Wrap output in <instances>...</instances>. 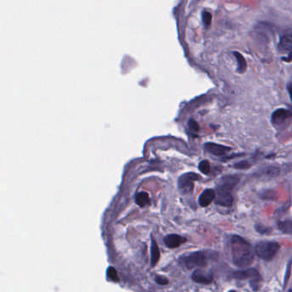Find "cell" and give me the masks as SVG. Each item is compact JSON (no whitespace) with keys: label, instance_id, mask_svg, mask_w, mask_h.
<instances>
[{"label":"cell","instance_id":"30bf717a","mask_svg":"<svg viewBox=\"0 0 292 292\" xmlns=\"http://www.w3.org/2000/svg\"><path fill=\"white\" fill-rule=\"evenodd\" d=\"M165 244L170 249H175L184 244L187 239L185 237H181L177 234H170L165 237Z\"/></svg>","mask_w":292,"mask_h":292},{"label":"cell","instance_id":"2e32d148","mask_svg":"<svg viewBox=\"0 0 292 292\" xmlns=\"http://www.w3.org/2000/svg\"><path fill=\"white\" fill-rule=\"evenodd\" d=\"M279 229L282 231L283 233L292 234V220L287 219V220L280 221L279 224Z\"/></svg>","mask_w":292,"mask_h":292},{"label":"cell","instance_id":"7a4b0ae2","mask_svg":"<svg viewBox=\"0 0 292 292\" xmlns=\"http://www.w3.org/2000/svg\"><path fill=\"white\" fill-rule=\"evenodd\" d=\"M239 179L237 176H227L221 179L216 190L215 202L216 204L223 207H231L233 202L232 189L237 184Z\"/></svg>","mask_w":292,"mask_h":292},{"label":"cell","instance_id":"6da1fadb","mask_svg":"<svg viewBox=\"0 0 292 292\" xmlns=\"http://www.w3.org/2000/svg\"><path fill=\"white\" fill-rule=\"evenodd\" d=\"M231 256L232 261L238 267H246L252 264L255 259L252 246L239 236L231 238Z\"/></svg>","mask_w":292,"mask_h":292},{"label":"cell","instance_id":"cb8c5ba5","mask_svg":"<svg viewBox=\"0 0 292 292\" xmlns=\"http://www.w3.org/2000/svg\"><path fill=\"white\" fill-rule=\"evenodd\" d=\"M235 292V291H231V292Z\"/></svg>","mask_w":292,"mask_h":292},{"label":"cell","instance_id":"4fadbf2b","mask_svg":"<svg viewBox=\"0 0 292 292\" xmlns=\"http://www.w3.org/2000/svg\"><path fill=\"white\" fill-rule=\"evenodd\" d=\"M160 257L159 253V249L158 244H156L155 240L152 239V246H151V264L152 266H155L156 264L158 263Z\"/></svg>","mask_w":292,"mask_h":292},{"label":"cell","instance_id":"3957f363","mask_svg":"<svg viewBox=\"0 0 292 292\" xmlns=\"http://www.w3.org/2000/svg\"><path fill=\"white\" fill-rule=\"evenodd\" d=\"M180 263L187 269H194L205 267L208 264V260L202 252H193L181 256Z\"/></svg>","mask_w":292,"mask_h":292},{"label":"cell","instance_id":"5bb4252c","mask_svg":"<svg viewBox=\"0 0 292 292\" xmlns=\"http://www.w3.org/2000/svg\"><path fill=\"white\" fill-rule=\"evenodd\" d=\"M136 202L141 208L146 207L150 204L149 195L146 192H140L136 197Z\"/></svg>","mask_w":292,"mask_h":292},{"label":"cell","instance_id":"8fae6325","mask_svg":"<svg viewBox=\"0 0 292 292\" xmlns=\"http://www.w3.org/2000/svg\"><path fill=\"white\" fill-rule=\"evenodd\" d=\"M216 197V193H215L214 189L211 188H208L205 189L204 191L201 193L200 197H199V204L201 205V207H208L211 204L212 201L215 200Z\"/></svg>","mask_w":292,"mask_h":292},{"label":"cell","instance_id":"ac0fdd59","mask_svg":"<svg viewBox=\"0 0 292 292\" xmlns=\"http://www.w3.org/2000/svg\"><path fill=\"white\" fill-rule=\"evenodd\" d=\"M199 170L205 175H208L211 172V165L208 160H202L199 164Z\"/></svg>","mask_w":292,"mask_h":292},{"label":"cell","instance_id":"7402d4cb","mask_svg":"<svg viewBox=\"0 0 292 292\" xmlns=\"http://www.w3.org/2000/svg\"><path fill=\"white\" fill-rule=\"evenodd\" d=\"M249 166H250L249 163L246 162V161H242V162L236 164L235 167L238 168V169H246Z\"/></svg>","mask_w":292,"mask_h":292},{"label":"cell","instance_id":"603a6c76","mask_svg":"<svg viewBox=\"0 0 292 292\" xmlns=\"http://www.w3.org/2000/svg\"><path fill=\"white\" fill-rule=\"evenodd\" d=\"M287 89H288V92H289L290 96H291V100L292 101V83H289L288 86H287Z\"/></svg>","mask_w":292,"mask_h":292},{"label":"cell","instance_id":"ffe728a7","mask_svg":"<svg viewBox=\"0 0 292 292\" xmlns=\"http://www.w3.org/2000/svg\"><path fill=\"white\" fill-rule=\"evenodd\" d=\"M188 127H189V129L192 130V131H198L199 130V125L198 123H196L194 119H190V120L188 121Z\"/></svg>","mask_w":292,"mask_h":292},{"label":"cell","instance_id":"d6986e66","mask_svg":"<svg viewBox=\"0 0 292 292\" xmlns=\"http://www.w3.org/2000/svg\"><path fill=\"white\" fill-rule=\"evenodd\" d=\"M202 20H203V23L206 28H208L210 26L212 22V14L208 11H204L202 14Z\"/></svg>","mask_w":292,"mask_h":292},{"label":"cell","instance_id":"7c38bea8","mask_svg":"<svg viewBox=\"0 0 292 292\" xmlns=\"http://www.w3.org/2000/svg\"><path fill=\"white\" fill-rule=\"evenodd\" d=\"M234 277L237 279H255L260 280V273L256 269H247L241 272H237L234 273Z\"/></svg>","mask_w":292,"mask_h":292},{"label":"cell","instance_id":"e0dca14e","mask_svg":"<svg viewBox=\"0 0 292 292\" xmlns=\"http://www.w3.org/2000/svg\"><path fill=\"white\" fill-rule=\"evenodd\" d=\"M107 275H108V279L110 281H112V282H118L119 281V277L117 274V270L115 269L112 266L108 267Z\"/></svg>","mask_w":292,"mask_h":292},{"label":"cell","instance_id":"ba28073f","mask_svg":"<svg viewBox=\"0 0 292 292\" xmlns=\"http://www.w3.org/2000/svg\"><path fill=\"white\" fill-rule=\"evenodd\" d=\"M279 49L281 52H292V30L285 33L279 39Z\"/></svg>","mask_w":292,"mask_h":292},{"label":"cell","instance_id":"8992f818","mask_svg":"<svg viewBox=\"0 0 292 292\" xmlns=\"http://www.w3.org/2000/svg\"><path fill=\"white\" fill-rule=\"evenodd\" d=\"M292 112L286 109H278L272 115V123L277 129L285 128L292 119Z\"/></svg>","mask_w":292,"mask_h":292},{"label":"cell","instance_id":"44dd1931","mask_svg":"<svg viewBox=\"0 0 292 292\" xmlns=\"http://www.w3.org/2000/svg\"><path fill=\"white\" fill-rule=\"evenodd\" d=\"M155 280L156 282L158 283L160 286H166V285H167L169 283L168 279H166V277L157 276L156 277Z\"/></svg>","mask_w":292,"mask_h":292},{"label":"cell","instance_id":"5b68a950","mask_svg":"<svg viewBox=\"0 0 292 292\" xmlns=\"http://www.w3.org/2000/svg\"><path fill=\"white\" fill-rule=\"evenodd\" d=\"M201 179L195 173H186L180 177L179 180V188L182 194H189L194 189V182Z\"/></svg>","mask_w":292,"mask_h":292},{"label":"cell","instance_id":"9c48e42d","mask_svg":"<svg viewBox=\"0 0 292 292\" xmlns=\"http://www.w3.org/2000/svg\"><path fill=\"white\" fill-rule=\"evenodd\" d=\"M205 149L214 155L221 156L230 152L231 147L216 144V143H208L205 144Z\"/></svg>","mask_w":292,"mask_h":292},{"label":"cell","instance_id":"277c9868","mask_svg":"<svg viewBox=\"0 0 292 292\" xmlns=\"http://www.w3.org/2000/svg\"><path fill=\"white\" fill-rule=\"evenodd\" d=\"M279 250V244L269 241L260 242L256 246V254L260 259L265 260H270L275 256Z\"/></svg>","mask_w":292,"mask_h":292},{"label":"cell","instance_id":"52a82bcc","mask_svg":"<svg viewBox=\"0 0 292 292\" xmlns=\"http://www.w3.org/2000/svg\"><path fill=\"white\" fill-rule=\"evenodd\" d=\"M192 279L193 281L198 284H203V285H209L213 282V276L210 272H207L205 270L196 269L192 274Z\"/></svg>","mask_w":292,"mask_h":292},{"label":"cell","instance_id":"9a60e30c","mask_svg":"<svg viewBox=\"0 0 292 292\" xmlns=\"http://www.w3.org/2000/svg\"><path fill=\"white\" fill-rule=\"evenodd\" d=\"M233 53L237 60V72L239 73H244L246 72L247 63L244 56L238 52H234Z\"/></svg>","mask_w":292,"mask_h":292}]
</instances>
